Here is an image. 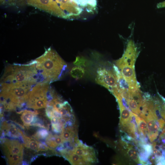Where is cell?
Instances as JSON below:
<instances>
[{
    "label": "cell",
    "instance_id": "18",
    "mask_svg": "<svg viewBox=\"0 0 165 165\" xmlns=\"http://www.w3.org/2000/svg\"><path fill=\"white\" fill-rule=\"evenodd\" d=\"M127 102L131 110L135 114L139 115L141 113V109L138 103L132 99H129Z\"/></svg>",
    "mask_w": 165,
    "mask_h": 165
},
{
    "label": "cell",
    "instance_id": "23",
    "mask_svg": "<svg viewBox=\"0 0 165 165\" xmlns=\"http://www.w3.org/2000/svg\"><path fill=\"white\" fill-rule=\"evenodd\" d=\"M16 0H1V1L3 2H8L9 4L13 3Z\"/></svg>",
    "mask_w": 165,
    "mask_h": 165
},
{
    "label": "cell",
    "instance_id": "4",
    "mask_svg": "<svg viewBox=\"0 0 165 165\" xmlns=\"http://www.w3.org/2000/svg\"><path fill=\"white\" fill-rule=\"evenodd\" d=\"M61 155L72 165H90L98 161L94 149L80 141L72 148L64 152Z\"/></svg>",
    "mask_w": 165,
    "mask_h": 165
},
{
    "label": "cell",
    "instance_id": "9",
    "mask_svg": "<svg viewBox=\"0 0 165 165\" xmlns=\"http://www.w3.org/2000/svg\"><path fill=\"white\" fill-rule=\"evenodd\" d=\"M2 146L4 155L18 154L23 156V146L22 143L17 140L3 138Z\"/></svg>",
    "mask_w": 165,
    "mask_h": 165
},
{
    "label": "cell",
    "instance_id": "12",
    "mask_svg": "<svg viewBox=\"0 0 165 165\" xmlns=\"http://www.w3.org/2000/svg\"><path fill=\"white\" fill-rule=\"evenodd\" d=\"M21 113V119L25 126H34L37 122L38 119L36 116L38 113L37 111L25 110L23 111Z\"/></svg>",
    "mask_w": 165,
    "mask_h": 165
},
{
    "label": "cell",
    "instance_id": "13",
    "mask_svg": "<svg viewBox=\"0 0 165 165\" xmlns=\"http://www.w3.org/2000/svg\"><path fill=\"white\" fill-rule=\"evenodd\" d=\"M119 107L120 110V120L119 124L121 129L124 127L129 121L131 111H129L123 106L120 98L116 97Z\"/></svg>",
    "mask_w": 165,
    "mask_h": 165
},
{
    "label": "cell",
    "instance_id": "21",
    "mask_svg": "<svg viewBox=\"0 0 165 165\" xmlns=\"http://www.w3.org/2000/svg\"><path fill=\"white\" fill-rule=\"evenodd\" d=\"M86 59L83 57L77 56L73 63L77 66L85 67L86 66Z\"/></svg>",
    "mask_w": 165,
    "mask_h": 165
},
{
    "label": "cell",
    "instance_id": "2",
    "mask_svg": "<svg viewBox=\"0 0 165 165\" xmlns=\"http://www.w3.org/2000/svg\"><path fill=\"white\" fill-rule=\"evenodd\" d=\"M35 84L1 83L0 109L9 110L23 106Z\"/></svg>",
    "mask_w": 165,
    "mask_h": 165
},
{
    "label": "cell",
    "instance_id": "3",
    "mask_svg": "<svg viewBox=\"0 0 165 165\" xmlns=\"http://www.w3.org/2000/svg\"><path fill=\"white\" fill-rule=\"evenodd\" d=\"M34 64L31 62L25 64L7 65L1 80V83L16 84H35L39 77Z\"/></svg>",
    "mask_w": 165,
    "mask_h": 165
},
{
    "label": "cell",
    "instance_id": "11",
    "mask_svg": "<svg viewBox=\"0 0 165 165\" xmlns=\"http://www.w3.org/2000/svg\"><path fill=\"white\" fill-rule=\"evenodd\" d=\"M1 130L3 136L6 135L14 138H22L24 134L15 125L6 121L3 122L1 126Z\"/></svg>",
    "mask_w": 165,
    "mask_h": 165
},
{
    "label": "cell",
    "instance_id": "17",
    "mask_svg": "<svg viewBox=\"0 0 165 165\" xmlns=\"http://www.w3.org/2000/svg\"><path fill=\"white\" fill-rule=\"evenodd\" d=\"M85 70L79 66L73 67L70 72V74L73 78L79 79L82 78L85 74Z\"/></svg>",
    "mask_w": 165,
    "mask_h": 165
},
{
    "label": "cell",
    "instance_id": "8",
    "mask_svg": "<svg viewBox=\"0 0 165 165\" xmlns=\"http://www.w3.org/2000/svg\"><path fill=\"white\" fill-rule=\"evenodd\" d=\"M61 9L65 13L67 18L79 16L82 13L80 8L75 0H54Z\"/></svg>",
    "mask_w": 165,
    "mask_h": 165
},
{
    "label": "cell",
    "instance_id": "7",
    "mask_svg": "<svg viewBox=\"0 0 165 165\" xmlns=\"http://www.w3.org/2000/svg\"><path fill=\"white\" fill-rule=\"evenodd\" d=\"M30 5L37 7L57 17L68 18L54 0H27Z\"/></svg>",
    "mask_w": 165,
    "mask_h": 165
},
{
    "label": "cell",
    "instance_id": "16",
    "mask_svg": "<svg viewBox=\"0 0 165 165\" xmlns=\"http://www.w3.org/2000/svg\"><path fill=\"white\" fill-rule=\"evenodd\" d=\"M5 156L9 165H19L22 162L23 156L18 154H7Z\"/></svg>",
    "mask_w": 165,
    "mask_h": 165
},
{
    "label": "cell",
    "instance_id": "6",
    "mask_svg": "<svg viewBox=\"0 0 165 165\" xmlns=\"http://www.w3.org/2000/svg\"><path fill=\"white\" fill-rule=\"evenodd\" d=\"M96 82L107 89L112 93L119 89L116 76L113 72L103 67L97 71Z\"/></svg>",
    "mask_w": 165,
    "mask_h": 165
},
{
    "label": "cell",
    "instance_id": "22",
    "mask_svg": "<svg viewBox=\"0 0 165 165\" xmlns=\"http://www.w3.org/2000/svg\"><path fill=\"white\" fill-rule=\"evenodd\" d=\"M141 147L143 148L149 157L151 155L152 153L153 149L151 145L146 143L145 144L143 145Z\"/></svg>",
    "mask_w": 165,
    "mask_h": 165
},
{
    "label": "cell",
    "instance_id": "19",
    "mask_svg": "<svg viewBox=\"0 0 165 165\" xmlns=\"http://www.w3.org/2000/svg\"><path fill=\"white\" fill-rule=\"evenodd\" d=\"M127 148H128L127 153L128 156L133 160L138 163H140V161L139 159V154L136 150L131 147L130 145H127Z\"/></svg>",
    "mask_w": 165,
    "mask_h": 165
},
{
    "label": "cell",
    "instance_id": "20",
    "mask_svg": "<svg viewBox=\"0 0 165 165\" xmlns=\"http://www.w3.org/2000/svg\"><path fill=\"white\" fill-rule=\"evenodd\" d=\"M49 134L47 130L42 129L38 131L33 136L37 140L42 139L46 138Z\"/></svg>",
    "mask_w": 165,
    "mask_h": 165
},
{
    "label": "cell",
    "instance_id": "15",
    "mask_svg": "<svg viewBox=\"0 0 165 165\" xmlns=\"http://www.w3.org/2000/svg\"><path fill=\"white\" fill-rule=\"evenodd\" d=\"M138 130L140 133H142L147 138L148 136V127L144 119L134 113Z\"/></svg>",
    "mask_w": 165,
    "mask_h": 165
},
{
    "label": "cell",
    "instance_id": "5",
    "mask_svg": "<svg viewBox=\"0 0 165 165\" xmlns=\"http://www.w3.org/2000/svg\"><path fill=\"white\" fill-rule=\"evenodd\" d=\"M49 83L40 82L34 85L28 95L26 103L28 107L38 109L46 107L49 101L56 94L52 90L50 91Z\"/></svg>",
    "mask_w": 165,
    "mask_h": 165
},
{
    "label": "cell",
    "instance_id": "10",
    "mask_svg": "<svg viewBox=\"0 0 165 165\" xmlns=\"http://www.w3.org/2000/svg\"><path fill=\"white\" fill-rule=\"evenodd\" d=\"M144 119L147 123L148 136L150 141L152 142L158 136L159 123L153 113H149Z\"/></svg>",
    "mask_w": 165,
    "mask_h": 165
},
{
    "label": "cell",
    "instance_id": "14",
    "mask_svg": "<svg viewBox=\"0 0 165 165\" xmlns=\"http://www.w3.org/2000/svg\"><path fill=\"white\" fill-rule=\"evenodd\" d=\"M22 138L25 147L35 152L40 151L42 143L27 137L24 134L22 136Z\"/></svg>",
    "mask_w": 165,
    "mask_h": 165
},
{
    "label": "cell",
    "instance_id": "1",
    "mask_svg": "<svg viewBox=\"0 0 165 165\" xmlns=\"http://www.w3.org/2000/svg\"><path fill=\"white\" fill-rule=\"evenodd\" d=\"M32 62L34 64L40 80L49 83L60 79L67 68L65 62L51 48Z\"/></svg>",
    "mask_w": 165,
    "mask_h": 165
}]
</instances>
